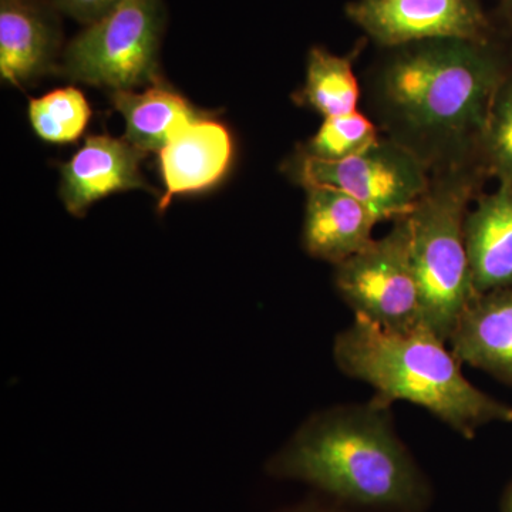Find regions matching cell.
Instances as JSON below:
<instances>
[{
	"label": "cell",
	"instance_id": "cell-1",
	"mask_svg": "<svg viewBox=\"0 0 512 512\" xmlns=\"http://www.w3.org/2000/svg\"><path fill=\"white\" fill-rule=\"evenodd\" d=\"M507 76L485 43L429 40L379 67L370 100L387 138L437 173L477 164L488 111Z\"/></svg>",
	"mask_w": 512,
	"mask_h": 512
},
{
	"label": "cell",
	"instance_id": "cell-2",
	"mask_svg": "<svg viewBox=\"0 0 512 512\" xmlns=\"http://www.w3.org/2000/svg\"><path fill=\"white\" fill-rule=\"evenodd\" d=\"M390 409L373 397L319 410L269 458L266 470L356 507L420 512L430 501L429 481L397 434Z\"/></svg>",
	"mask_w": 512,
	"mask_h": 512
},
{
	"label": "cell",
	"instance_id": "cell-3",
	"mask_svg": "<svg viewBox=\"0 0 512 512\" xmlns=\"http://www.w3.org/2000/svg\"><path fill=\"white\" fill-rule=\"evenodd\" d=\"M333 359L380 402L416 404L464 439L490 424L512 423V406L467 380L447 342L426 326L392 332L355 316L336 335Z\"/></svg>",
	"mask_w": 512,
	"mask_h": 512
},
{
	"label": "cell",
	"instance_id": "cell-4",
	"mask_svg": "<svg viewBox=\"0 0 512 512\" xmlns=\"http://www.w3.org/2000/svg\"><path fill=\"white\" fill-rule=\"evenodd\" d=\"M483 171L477 164L433 173L429 190L407 214L410 254L424 323L448 342L468 303L476 298L464 224Z\"/></svg>",
	"mask_w": 512,
	"mask_h": 512
},
{
	"label": "cell",
	"instance_id": "cell-5",
	"mask_svg": "<svg viewBox=\"0 0 512 512\" xmlns=\"http://www.w3.org/2000/svg\"><path fill=\"white\" fill-rule=\"evenodd\" d=\"M164 22L161 0H124L69 43L64 74L113 92L158 82Z\"/></svg>",
	"mask_w": 512,
	"mask_h": 512
},
{
	"label": "cell",
	"instance_id": "cell-6",
	"mask_svg": "<svg viewBox=\"0 0 512 512\" xmlns=\"http://www.w3.org/2000/svg\"><path fill=\"white\" fill-rule=\"evenodd\" d=\"M333 284L356 318L392 332L426 326L407 215L394 220L384 237L335 265Z\"/></svg>",
	"mask_w": 512,
	"mask_h": 512
},
{
	"label": "cell",
	"instance_id": "cell-7",
	"mask_svg": "<svg viewBox=\"0 0 512 512\" xmlns=\"http://www.w3.org/2000/svg\"><path fill=\"white\" fill-rule=\"evenodd\" d=\"M292 168L305 190L323 187L346 192L372 208L382 221L410 214L433 178L416 154L387 137L365 153L340 161L299 153Z\"/></svg>",
	"mask_w": 512,
	"mask_h": 512
},
{
	"label": "cell",
	"instance_id": "cell-8",
	"mask_svg": "<svg viewBox=\"0 0 512 512\" xmlns=\"http://www.w3.org/2000/svg\"><path fill=\"white\" fill-rule=\"evenodd\" d=\"M348 15L384 47L487 39V19L477 0H357Z\"/></svg>",
	"mask_w": 512,
	"mask_h": 512
},
{
	"label": "cell",
	"instance_id": "cell-9",
	"mask_svg": "<svg viewBox=\"0 0 512 512\" xmlns=\"http://www.w3.org/2000/svg\"><path fill=\"white\" fill-rule=\"evenodd\" d=\"M234 144L224 124L204 116L175 127L160 151L165 192L158 202L167 210L177 195L208 190L231 167Z\"/></svg>",
	"mask_w": 512,
	"mask_h": 512
},
{
	"label": "cell",
	"instance_id": "cell-10",
	"mask_svg": "<svg viewBox=\"0 0 512 512\" xmlns=\"http://www.w3.org/2000/svg\"><path fill=\"white\" fill-rule=\"evenodd\" d=\"M146 154L133 144L109 136L89 137L72 160L62 167L60 195L74 217H82L93 202L113 192L144 188L150 190L140 173Z\"/></svg>",
	"mask_w": 512,
	"mask_h": 512
},
{
	"label": "cell",
	"instance_id": "cell-11",
	"mask_svg": "<svg viewBox=\"0 0 512 512\" xmlns=\"http://www.w3.org/2000/svg\"><path fill=\"white\" fill-rule=\"evenodd\" d=\"M302 244L312 258L333 266L373 241L382 218L352 195L333 188H306Z\"/></svg>",
	"mask_w": 512,
	"mask_h": 512
},
{
	"label": "cell",
	"instance_id": "cell-12",
	"mask_svg": "<svg viewBox=\"0 0 512 512\" xmlns=\"http://www.w3.org/2000/svg\"><path fill=\"white\" fill-rule=\"evenodd\" d=\"M56 8L42 0H0V72L15 86L49 72L60 46Z\"/></svg>",
	"mask_w": 512,
	"mask_h": 512
},
{
	"label": "cell",
	"instance_id": "cell-13",
	"mask_svg": "<svg viewBox=\"0 0 512 512\" xmlns=\"http://www.w3.org/2000/svg\"><path fill=\"white\" fill-rule=\"evenodd\" d=\"M447 343L461 365L512 384V288L477 295Z\"/></svg>",
	"mask_w": 512,
	"mask_h": 512
},
{
	"label": "cell",
	"instance_id": "cell-14",
	"mask_svg": "<svg viewBox=\"0 0 512 512\" xmlns=\"http://www.w3.org/2000/svg\"><path fill=\"white\" fill-rule=\"evenodd\" d=\"M464 235L477 295L512 288V184L478 198Z\"/></svg>",
	"mask_w": 512,
	"mask_h": 512
},
{
	"label": "cell",
	"instance_id": "cell-15",
	"mask_svg": "<svg viewBox=\"0 0 512 512\" xmlns=\"http://www.w3.org/2000/svg\"><path fill=\"white\" fill-rule=\"evenodd\" d=\"M111 100L126 120L124 138L144 154L160 153L175 127L200 116L184 97L160 80L144 93L113 92Z\"/></svg>",
	"mask_w": 512,
	"mask_h": 512
},
{
	"label": "cell",
	"instance_id": "cell-16",
	"mask_svg": "<svg viewBox=\"0 0 512 512\" xmlns=\"http://www.w3.org/2000/svg\"><path fill=\"white\" fill-rule=\"evenodd\" d=\"M296 100L325 119L356 113L360 86L352 60L313 47L308 57L305 86Z\"/></svg>",
	"mask_w": 512,
	"mask_h": 512
},
{
	"label": "cell",
	"instance_id": "cell-17",
	"mask_svg": "<svg viewBox=\"0 0 512 512\" xmlns=\"http://www.w3.org/2000/svg\"><path fill=\"white\" fill-rule=\"evenodd\" d=\"M86 97L74 87L55 90L30 101V123L37 136L50 143H70L82 136L89 123Z\"/></svg>",
	"mask_w": 512,
	"mask_h": 512
},
{
	"label": "cell",
	"instance_id": "cell-18",
	"mask_svg": "<svg viewBox=\"0 0 512 512\" xmlns=\"http://www.w3.org/2000/svg\"><path fill=\"white\" fill-rule=\"evenodd\" d=\"M477 165L500 184H512V76L508 74L495 93L480 143Z\"/></svg>",
	"mask_w": 512,
	"mask_h": 512
},
{
	"label": "cell",
	"instance_id": "cell-19",
	"mask_svg": "<svg viewBox=\"0 0 512 512\" xmlns=\"http://www.w3.org/2000/svg\"><path fill=\"white\" fill-rule=\"evenodd\" d=\"M379 128L365 114L326 117L301 153L325 161H340L365 153L380 141Z\"/></svg>",
	"mask_w": 512,
	"mask_h": 512
},
{
	"label": "cell",
	"instance_id": "cell-20",
	"mask_svg": "<svg viewBox=\"0 0 512 512\" xmlns=\"http://www.w3.org/2000/svg\"><path fill=\"white\" fill-rule=\"evenodd\" d=\"M57 10L84 25H92L114 9L124 0H50Z\"/></svg>",
	"mask_w": 512,
	"mask_h": 512
},
{
	"label": "cell",
	"instance_id": "cell-21",
	"mask_svg": "<svg viewBox=\"0 0 512 512\" xmlns=\"http://www.w3.org/2000/svg\"><path fill=\"white\" fill-rule=\"evenodd\" d=\"M286 512H348L339 510V508L320 507V505H303V507L293 508Z\"/></svg>",
	"mask_w": 512,
	"mask_h": 512
},
{
	"label": "cell",
	"instance_id": "cell-22",
	"mask_svg": "<svg viewBox=\"0 0 512 512\" xmlns=\"http://www.w3.org/2000/svg\"><path fill=\"white\" fill-rule=\"evenodd\" d=\"M501 510H503V512H512V480L511 483L508 484L507 490H505Z\"/></svg>",
	"mask_w": 512,
	"mask_h": 512
},
{
	"label": "cell",
	"instance_id": "cell-23",
	"mask_svg": "<svg viewBox=\"0 0 512 512\" xmlns=\"http://www.w3.org/2000/svg\"><path fill=\"white\" fill-rule=\"evenodd\" d=\"M508 12H510L512 16V0H508Z\"/></svg>",
	"mask_w": 512,
	"mask_h": 512
}]
</instances>
